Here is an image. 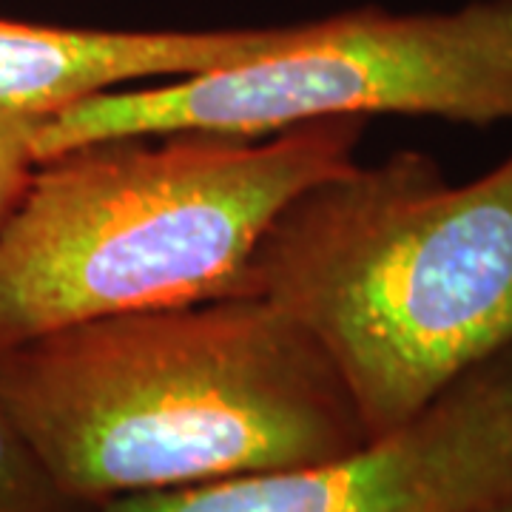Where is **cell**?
<instances>
[{"label":"cell","instance_id":"1","mask_svg":"<svg viewBox=\"0 0 512 512\" xmlns=\"http://www.w3.org/2000/svg\"><path fill=\"white\" fill-rule=\"evenodd\" d=\"M0 404L57 487L89 507L367 441L328 353L251 293L80 319L3 350Z\"/></svg>","mask_w":512,"mask_h":512},{"label":"cell","instance_id":"2","mask_svg":"<svg viewBox=\"0 0 512 512\" xmlns=\"http://www.w3.org/2000/svg\"><path fill=\"white\" fill-rule=\"evenodd\" d=\"M234 293L293 316L348 384L367 439L512 348V154L450 183L421 151L296 194Z\"/></svg>","mask_w":512,"mask_h":512},{"label":"cell","instance_id":"3","mask_svg":"<svg viewBox=\"0 0 512 512\" xmlns=\"http://www.w3.org/2000/svg\"><path fill=\"white\" fill-rule=\"evenodd\" d=\"M365 120L114 134L37 160L0 225V353L80 319L234 293L288 202L356 163Z\"/></svg>","mask_w":512,"mask_h":512},{"label":"cell","instance_id":"4","mask_svg":"<svg viewBox=\"0 0 512 512\" xmlns=\"http://www.w3.org/2000/svg\"><path fill=\"white\" fill-rule=\"evenodd\" d=\"M373 114L467 126L512 120V0L410 15L362 6L308 20L302 37L254 60L148 89H111L52 111L35 151L43 160L114 134H271Z\"/></svg>","mask_w":512,"mask_h":512},{"label":"cell","instance_id":"5","mask_svg":"<svg viewBox=\"0 0 512 512\" xmlns=\"http://www.w3.org/2000/svg\"><path fill=\"white\" fill-rule=\"evenodd\" d=\"M504 498H512V348L350 453L114 498L94 512H478Z\"/></svg>","mask_w":512,"mask_h":512},{"label":"cell","instance_id":"6","mask_svg":"<svg viewBox=\"0 0 512 512\" xmlns=\"http://www.w3.org/2000/svg\"><path fill=\"white\" fill-rule=\"evenodd\" d=\"M305 26L126 32L0 18V106L52 114L137 80L214 72L288 46Z\"/></svg>","mask_w":512,"mask_h":512},{"label":"cell","instance_id":"7","mask_svg":"<svg viewBox=\"0 0 512 512\" xmlns=\"http://www.w3.org/2000/svg\"><path fill=\"white\" fill-rule=\"evenodd\" d=\"M66 495L0 404V512H94Z\"/></svg>","mask_w":512,"mask_h":512},{"label":"cell","instance_id":"8","mask_svg":"<svg viewBox=\"0 0 512 512\" xmlns=\"http://www.w3.org/2000/svg\"><path fill=\"white\" fill-rule=\"evenodd\" d=\"M46 114L0 106V225L9 220L37 165L35 140Z\"/></svg>","mask_w":512,"mask_h":512},{"label":"cell","instance_id":"9","mask_svg":"<svg viewBox=\"0 0 512 512\" xmlns=\"http://www.w3.org/2000/svg\"><path fill=\"white\" fill-rule=\"evenodd\" d=\"M478 512H512V498H504V501H498L493 507H484V510Z\"/></svg>","mask_w":512,"mask_h":512}]
</instances>
